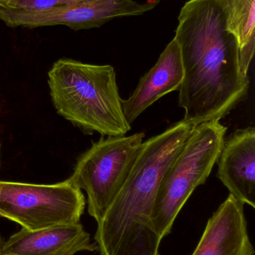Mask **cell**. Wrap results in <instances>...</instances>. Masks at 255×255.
<instances>
[{"label":"cell","instance_id":"4","mask_svg":"<svg viewBox=\"0 0 255 255\" xmlns=\"http://www.w3.org/2000/svg\"><path fill=\"white\" fill-rule=\"evenodd\" d=\"M227 129L220 121L196 126L168 169L152 213L153 223L160 239L172 232L177 217L192 193L209 178L224 145Z\"/></svg>","mask_w":255,"mask_h":255},{"label":"cell","instance_id":"7","mask_svg":"<svg viewBox=\"0 0 255 255\" xmlns=\"http://www.w3.org/2000/svg\"><path fill=\"white\" fill-rule=\"evenodd\" d=\"M159 1L141 3L133 0H83L40 12H23L0 7V19L10 27L64 25L73 30L101 26L119 16L141 15Z\"/></svg>","mask_w":255,"mask_h":255},{"label":"cell","instance_id":"9","mask_svg":"<svg viewBox=\"0 0 255 255\" xmlns=\"http://www.w3.org/2000/svg\"><path fill=\"white\" fill-rule=\"evenodd\" d=\"M217 177L231 195L255 208V128L238 129L225 139Z\"/></svg>","mask_w":255,"mask_h":255},{"label":"cell","instance_id":"3","mask_svg":"<svg viewBox=\"0 0 255 255\" xmlns=\"http://www.w3.org/2000/svg\"><path fill=\"white\" fill-rule=\"evenodd\" d=\"M48 84L58 115L84 131L125 136L131 129L124 117L112 66L62 58L51 67Z\"/></svg>","mask_w":255,"mask_h":255},{"label":"cell","instance_id":"11","mask_svg":"<svg viewBox=\"0 0 255 255\" xmlns=\"http://www.w3.org/2000/svg\"><path fill=\"white\" fill-rule=\"evenodd\" d=\"M184 78L181 49L175 38L166 46L155 65L141 78L137 88L127 100H121L124 117L131 125L155 102L178 91Z\"/></svg>","mask_w":255,"mask_h":255},{"label":"cell","instance_id":"13","mask_svg":"<svg viewBox=\"0 0 255 255\" xmlns=\"http://www.w3.org/2000/svg\"><path fill=\"white\" fill-rule=\"evenodd\" d=\"M83 0H13L3 7L23 12H40Z\"/></svg>","mask_w":255,"mask_h":255},{"label":"cell","instance_id":"14","mask_svg":"<svg viewBox=\"0 0 255 255\" xmlns=\"http://www.w3.org/2000/svg\"><path fill=\"white\" fill-rule=\"evenodd\" d=\"M11 1H13V0H0V7H3V6L5 5Z\"/></svg>","mask_w":255,"mask_h":255},{"label":"cell","instance_id":"8","mask_svg":"<svg viewBox=\"0 0 255 255\" xmlns=\"http://www.w3.org/2000/svg\"><path fill=\"white\" fill-rule=\"evenodd\" d=\"M244 205L229 194L208 220L192 255H255Z\"/></svg>","mask_w":255,"mask_h":255},{"label":"cell","instance_id":"1","mask_svg":"<svg viewBox=\"0 0 255 255\" xmlns=\"http://www.w3.org/2000/svg\"><path fill=\"white\" fill-rule=\"evenodd\" d=\"M175 39L184 67L183 121L196 127L226 118L247 97L238 40L227 29L223 0H190L181 8Z\"/></svg>","mask_w":255,"mask_h":255},{"label":"cell","instance_id":"15","mask_svg":"<svg viewBox=\"0 0 255 255\" xmlns=\"http://www.w3.org/2000/svg\"><path fill=\"white\" fill-rule=\"evenodd\" d=\"M3 244H4V241H3L2 238L0 236V255L1 254V249H2Z\"/></svg>","mask_w":255,"mask_h":255},{"label":"cell","instance_id":"5","mask_svg":"<svg viewBox=\"0 0 255 255\" xmlns=\"http://www.w3.org/2000/svg\"><path fill=\"white\" fill-rule=\"evenodd\" d=\"M143 132L107 136L81 155L68 178L88 196V212L98 223L124 184L145 139Z\"/></svg>","mask_w":255,"mask_h":255},{"label":"cell","instance_id":"2","mask_svg":"<svg viewBox=\"0 0 255 255\" xmlns=\"http://www.w3.org/2000/svg\"><path fill=\"white\" fill-rule=\"evenodd\" d=\"M196 127L184 121L144 141L121 190L97 223L100 255H160L162 240L152 221L157 192Z\"/></svg>","mask_w":255,"mask_h":255},{"label":"cell","instance_id":"10","mask_svg":"<svg viewBox=\"0 0 255 255\" xmlns=\"http://www.w3.org/2000/svg\"><path fill=\"white\" fill-rule=\"evenodd\" d=\"M97 250L81 223L53 226L37 231L21 229L1 249L6 255H75Z\"/></svg>","mask_w":255,"mask_h":255},{"label":"cell","instance_id":"16","mask_svg":"<svg viewBox=\"0 0 255 255\" xmlns=\"http://www.w3.org/2000/svg\"><path fill=\"white\" fill-rule=\"evenodd\" d=\"M1 255H3V254H1Z\"/></svg>","mask_w":255,"mask_h":255},{"label":"cell","instance_id":"12","mask_svg":"<svg viewBox=\"0 0 255 255\" xmlns=\"http://www.w3.org/2000/svg\"><path fill=\"white\" fill-rule=\"evenodd\" d=\"M227 29L239 46L240 67L248 76L255 46V0H223Z\"/></svg>","mask_w":255,"mask_h":255},{"label":"cell","instance_id":"6","mask_svg":"<svg viewBox=\"0 0 255 255\" xmlns=\"http://www.w3.org/2000/svg\"><path fill=\"white\" fill-rule=\"evenodd\" d=\"M85 208L82 190L69 179L55 184L0 181V217L26 230L80 223Z\"/></svg>","mask_w":255,"mask_h":255}]
</instances>
